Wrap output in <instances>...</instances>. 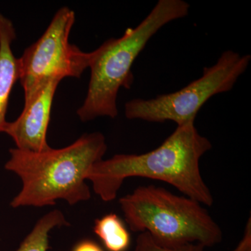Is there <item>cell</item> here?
Instances as JSON below:
<instances>
[{
	"instance_id": "cell-7",
	"label": "cell",
	"mask_w": 251,
	"mask_h": 251,
	"mask_svg": "<svg viewBox=\"0 0 251 251\" xmlns=\"http://www.w3.org/2000/svg\"><path fill=\"white\" fill-rule=\"evenodd\" d=\"M59 80H51L41 86L30 98L17 120L6 122L3 132L9 135L19 150L42 152L50 149L47 132L52 102Z\"/></svg>"
},
{
	"instance_id": "cell-11",
	"label": "cell",
	"mask_w": 251,
	"mask_h": 251,
	"mask_svg": "<svg viewBox=\"0 0 251 251\" xmlns=\"http://www.w3.org/2000/svg\"><path fill=\"white\" fill-rule=\"evenodd\" d=\"M203 246L198 244H186L181 245H163L156 242L147 232L138 234L134 251H204Z\"/></svg>"
},
{
	"instance_id": "cell-1",
	"label": "cell",
	"mask_w": 251,
	"mask_h": 251,
	"mask_svg": "<svg viewBox=\"0 0 251 251\" xmlns=\"http://www.w3.org/2000/svg\"><path fill=\"white\" fill-rule=\"evenodd\" d=\"M209 139L198 132L195 121L177 126L158 148L141 154H116L92 167L87 180L104 202L116 199L124 181L129 177L159 180L184 196L206 206L214 198L202 179L201 158L211 150Z\"/></svg>"
},
{
	"instance_id": "cell-12",
	"label": "cell",
	"mask_w": 251,
	"mask_h": 251,
	"mask_svg": "<svg viewBox=\"0 0 251 251\" xmlns=\"http://www.w3.org/2000/svg\"><path fill=\"white\" fill-rule=\"evenodd\" d=\"M232 251H251V218H249L244 235L239 242L237 247Z\"/></svg>"
},
{
	"instance_id": "cell-2",
	"label": "cell",
	"mask_w": 251,
	"mask_h": 251,
	"mask_svg": "<svg viewBox=\"0 0 251 251\" xmlns=\"http://www.w3.org/2000/svg\"><path fill=\"white\" fill-rule=\"evenodd\" d=\"M107 150L105 136L100 132L86 133L66 148L42 152L11 149L5 168L16 173L23 184L11 206L42 207L54 205L59 200L74 205L88 201L91 191L87 175L103 159Z\"/></svg>"
},
{
	"instance_id": "cell-4",
	"label": "cell",
	"mask_w": 251,
	"mask_h": 251,
	"mask_svg": "<svg viewBox=\"0 0 251 251\" xmlns=\"http://www.w3.org/2000/svg\"><path fill=\"white\" fill-rule=\"evenodd\" d=\"M126 222L133 232H147L159 244H220L223 232L201 203L150 185L120 198Z\"/></svg>"
},
{
	"instance_id": "cell-10",
	"label": "cell",
	"mask_w": 251,
	"mask_h": 251,
	"mask_svg": "<svg viewBox=\"0 0 251 251\" xmlns=\"http://www.w3.org/2000/svg\"><path fill=\"white\" fill-rule=\"evenodd\" d=\"M68 226L69 222L62 211H50L36 222L16 251H47L50 248V232L55 227Z\"/></svg>"
},
{
	"instance_id": "cell-3",
	"label": "cell",
	"mask_w": 251,
	"mask_h": 251,
	"mask_svg": "<svg viewBox=\"0 0 251 251\" xmlns=\"http://www.w3.org/2000/svg\"><path fill=\"white\" fill-rule=\"evenodd\" d=\"M190 4L184 0H159L150 14L135 28H128L120 38H111L92 51L91 75L85 100L77 109L81 121L118 115L117 95L122 87L133 82V63L149 41L168 23L186 17Z\"/></svg>"
},
{
	"instance_id": "cell-13",
	"label": "cell",
	"mask_w": 251,
	"mask_h": 251,
	"mask_svg": "<svg viewBox=\"0 0 251 251\" xmlns=\"http://www.w3.org/2000/svg\"><path fill=\"white\" fill-rule=\"evenodd\" d=\"M73 251H103L97 243L90 239H84L77 243Z\"/></svg>"
},
{
	"instance_id": "cell-8",
	"label": "cell",
	"mask_w": 251,
	"mask_h": 251,
	"mask_svg": "<svg viewBox=\"0 0 251 251\" xmlns=\"http://www.w3.org/2000/svg\"><path fill=\"white\" fill-rule=\"evenodd\" d=\"M16 38L13 23L0 12V133L7 122L6 115L11 91L19 80L18 59L11 49Z\"/></svg>"
},
{
	"instance_id": "cell-6",
	"label": "cell",
	"mask_w": 251,
	"mask_h": 251,
	"mask_svg": "<svg viewBox=\"0 0 251 251\" xmlns=\"http://www.w3.org/2000/svg\"><path fill=\"white\" fill-rule=\"evenodd\" d=\"M75 21L73 10L67 6L61 8L43 35L18 59L25 100L49 80L61 81L68 77L78 78L89 68L92 52H83L69 42Z\"/></svg>"
},
{
	"instance_id": "cell-9",
	"label": "cell",
	"mask_w": 251,
	"mask_h": 251,
	"mask_svg": "<svg viewBox=\"0 0 251 251\" xmlns=\"http://www.w3.org/2000/svg\"><path fill=\"white\" fill-rule=\"evenodd\" d=\"M94 232L108 251H126L129 247V232L117 214H108L96 220Z\"/></svg>"
},
{
	"instance_id": "cell-5",
	"label": "cell",
	"mask_w": 251,
	"mask_h": 251,
	"mask_svg": "<svg viewBox=\"0 0 251 251\" xmlns=\"http://www.w3.org/2000/svg\"><path fill=\"white\" fill-rule=\"evenodd\" d=\"M250 54L225 51L217 62L203 69L202 75L181 90L154 98L132 99L125 104L128 120L148 122L171 121L177 126L195 121L198 112L211 97L233 88L247 70Z\"/></svg>"
}]
</instances>
